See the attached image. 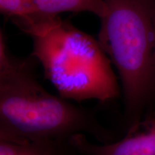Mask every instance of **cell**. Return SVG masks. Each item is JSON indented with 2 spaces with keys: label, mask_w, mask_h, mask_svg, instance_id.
<instances>
[{
  "label": "cell",
  "mask_w": 155,
  "mask_h": 155,
  "mask_svg": "<svg viewBox=\"0 0 155 155\" xmlns=\"http://www.w3.org/2000/svg\"><path fill=\"white\" fill-rule=\"evenodd\" d=\"M0 36V139L69 142L74 135L88 134L102 143L111 141L112 132L92 111L48 93L28 62L9 55Z\"/></svg>",
  "instance_id": "6da1fadb"
},
{
  "label": "cell",
  "mask_w": 155,
  "mask_h": 155,
  "mask_svg": "<svg viewBox=\"0 0 155 155\" xmlns=\"http://www.w3.org/2000/svg\"><path fill=\"white\" fill-rule=\"evenodd\" d=\"M33 39L32 55L47 78L67 100L105 103L119 96L111 62L91 36L59 17L24 30Z\"/></svg>",
  "instance_id": "7a4b0ae2"
},
{
  "label": "cell",
  "mask_w": 155,
  "mask_h": 155,
  "mask_svg": "<svg viewBox=\"0 0 155 155\" xmlns=\"http://www.w3.org/2000/svg\"><path fill=\"white\" fill-rule=\"evenodd\" d=\"M98 42L119 72L128 129L155 90V0H105Z\"/></svg>",
  "instance_id": "3957f363"
},
{
  "label": "cell",
  "mask_w": 155,
  "mask_h": 155,
  "mask_svg": "<svg viewBox=\"0 0 155 155\" xmlns=\"http://www.w3.org/2000/svg\"><path fill=\"white\" fill-rule=\"evenodd\" d=\"M115 142L94 144L83 134L69 139L72 150L82 155H155V117L141 120Z\"/></svg>",
  "instance_id": "277c9868"
},
{
  "label": "cell",
  "mask_w": 155,
  "mask_h": 155,
  "mask_svg": "<svg viewBox=\"0 0 155 155\" xmlns=\"http://www.w3.org/2000/svg\"><path fill=\"white\" fill-rule=\"evenodd\" d=\"M68 12H88L101 19L107 13L108 7L105 0H35L33 15L15 23L24 30L30 25L55 19Z\"/></svg>",
  "instance_id": "5b68a950"
},
{
  "label": "cell",
  "mask_w": 155,
  "mask_h": 155,
  "mask_svg": "<svg viewBox=\"0 0 155 155\" xmlns=\"http://www.w3.org/2000/svg\"><path fill=\"white\" fill-rule=\"evenodd\" d=\"M69 142L52 141L16 142L0 139V155H66Z\"/></svg>",
  "instance_id": "8992f818"
},
{
  "label": "cell",
  "mask_w": 155,
  "mask_h": 155,
  "mask_svg": "<svg viewBox=\"0 0 155 155\" xmlns=\"http://www.w3.org/2000/svg\"><path fill=\"white\" fill-rule=\"evenodd\" d=\"M34 9L35 0H0L2 14L15 22L29 18L33 15Z\"/></svg>",
  "instance_id": "52a82bcc"
}]
</instances>
